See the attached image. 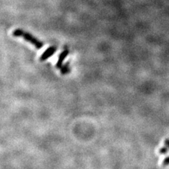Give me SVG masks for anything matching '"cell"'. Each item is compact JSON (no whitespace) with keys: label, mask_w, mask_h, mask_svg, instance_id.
I'll use <instances>...</instances> for the list:
<instances>
[{"label":"cell","mask_w":169,"mask_h":169,"mask_svg":"<svg viewBox=\"0 0 169 169\" xmlns=\"http://www.w3.org/2000/svg\"><path fill=\"white\" fill-rule=\"evenodd\" d=\"M69 49H65V50L63 51L61 53L60 55L59 56V59H58L57 62L56 64V68L57 69H60L61 67H62L63 64H64V61L66 58L67 57L68 55L69 54Z\"/></svg>","instance_id":"3957f363"},{"label":"cell","mask_w":169,"mask_h":169,"mask_svg":"<svg viewBox=\"0 0 169 169\" xmlns=\"http://www.w3.org/2000/svg\"><path fill=\"white\" fill-rule=\"evenodd\" d=\"M61 74V75H66L69 74L71 71V68H70V64L69 62H67L66 64L63 65L62 67L60 69Z\"/></svg>","instance_id":"277c9868"},{"label":"cell","mask_w":169,"mask_h":169,"mask_svg":"<svg viewBox=\"0 0 169 169\" xmlns=\"http://www.w3.org/2000/svg\"><path fill=\"white\" fill-rule=\"evenodd\" d=\"M168 147H163L159 149L158 152H159V154H166L168 153Z\"/></svg>","instance_id":"5b68a950"},{"label":"cell","mask_w":169,"mask_h":169,"mask_svg":"<svg viewBox=\"0 0 169 169\" xmlns=\"http://www.w3.org/2000/svg\"><path fill=\"white\" fill-rule=\"evenodd\" d=\"M162 164H163V166H166V165H169V156H167L166 158H165V159L162 162Z\"/></svg>","instance_id":"8992f818"},{"label":"cell","mask_w":169,"mask_h":169,"mask_svg":"<svg viewBox=\"0 0 169 169\" xmlns=\"http://www.w3.org/2000/svg\"><path fill=\"white\" fill-rule=\"evenodd\" d=\"M164 144H165V146L169 148V139H166L164 142Z\"/></svg>","instance_id":"52a82bcc"},{"label":"cell","mask_w":169,"mask_h":169,"mask_svg":"<svg viewBox=\"0 0 169 169\" xmlns=\"http://www.w3.org/2000/svg\"><path fill=\"white\" fill-rule=\"evenodd\" d=\"M56 50H57V47H56V46H52V47H49L48 49H46V50L42 53V54L40 57V61H44L47 60L49 58H50L51 56L54 55V53L56 52Z\"/></svg>","instance_id":"7a4b0ae2"},{"label":"cell","mask_w":169,"mask_h":169,"mask_svg":"<svg viewBox=\"0 0 169 169\" xmlns=\"http://www.w3.org/2000/svg\"><path fill=\"white\" fill-rule=\"evenodd\" d=\"M13 35L16 37H23L25 41L30 42L37 49H40L43 47V42H41L36 37L32 36L30 33L25 32L21 29H16L15 30H13Z\"/></svg>","instance_id":"6da1fadb"}]
</instances>
